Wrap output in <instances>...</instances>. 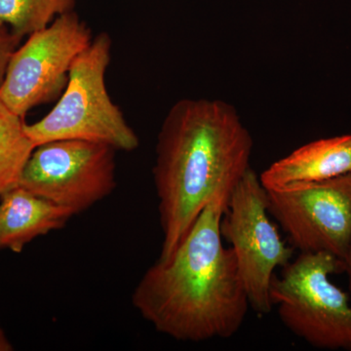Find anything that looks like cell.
Listing matches in <instances>:
<instances>
[{"instance_id":"8992f818","label":"cell","mask_w":351,"mask_h":351,"mask_svg":"<svg viewBox=\"0 0 351 351\" xmlns=\"http://www.w3.org/2000/svg\"><path fill=\"white\" fill-rule=\"evenodd\" d=\"M115 151L84 140L45 143L32 152L18 186L75 215L82 213L117 186Z\"/></svg>"},{"instance_id":"5b68a950","label":"cell","mask_w":351,"mask_h":351,"mask_svg":"<svg viewBox=\"0 0 351 351\" xmlns=\"http://www.w3.org/2000/svg\"><path fill=\"white\" fill-rule=\"evenodd\" d=\"M221 232L234 254L251 308L269 313L274 271L290 263L295 248L283 241L270 219L267 189L252 168L230 193Z\"/></svg>"},{"instance_id":"5bb4252c","label":"cell","mask_w":351,"mask_h":351,"mask_svg":"<svg viewBox=\"0 0 351 351\" xmlns=\"http://www.w3.org/2000/svg\"><path fill=\"white\" fill-rule=\"evenodd\" d=\"M343 265H345V271L348 274V288H350V293L351 295V241L350 247H348V253H346L345 260H343Z\"/></svg>"},{"instance_id":"ba28073f","label":"cell","mask_w":351,"mask_h":351,"mask_svg":"<svg viewBox=\"0 0 351 351\" xmlns=\"http://www.w3.org/2000/svg\"><path fill=\"white\" fill-rule=\"evenodd\" d=\"M269 215L301 253L345 260L351 241V172L267 189Z\"/></svg>"},{"instance_id":"3957f363","label":"cell","mask_w":351,"mask_h":351,"mask_svg":"<svg viewBox=\"0 0 351 351\" xmlns=\"http://www.w3.org/2000/svg\"><path fill=\"white\" fill-rule=\"evenodd\" d=\"M112 41L100 34L76 57L56 106L25 130L36 147L58 140H84L110 145L117 151L138 147V136L127 123L106 87Z\"/></svg>"},{"instance_id":"7c38bea8","label":"cell","mask_w":351,"mask_h":351,"mask_svg":"<svg viewBox=\"0 0 351 351\" xmlns=\"http://www.w3.org/2000/svg\"><path fill=\"white\" fill-rule=\"evenodd\" d=\"M75 0H0V24L21 38L49 25L71 11Z\"/></svg>"},{"instance_id":"9a60e30c","label":"cell","mask_w":351,"mask_h":351,"mask_svg":"<svg viewBox=\"0 0 351 351\" xmlns=\"http://www.w3.org/2000/svg\"><path fill=\"white\" fill-rule=\"evenodd\" d=\"M13 350V346L11 345L8 338H7L5 332L2 330L0 326V351H10Z\"/></svg>"},{"instance_id":"4fadbf2b","label":"cell","mask_w":351,"mask_h":351,"mask_svg":"<svg viewBox=\"0 0 351 351\" xmlns=\"http://www.w3.org/2000/svg\"><path fill=\"white\" fill-rule=\"evenodd\" d=\"M21 39L20 36L7 29L6 25L0 24V87L5 78L9 62Z\"/></svg>"},{"instance_id":"9c48e42d","label":"cell","mask_w":351,"mask_h":351,"mask_svg":"<svg viewBox=\"0 0 351 351\" xmlns=\"http://www.w3.org/2000/svg\"><path fill=\"white\" fill-rule=\"evenodd\" d=\"M71 210L17 186L0 195V248L21 253L36 237L61 230Z\"/></svg>"},{"instance_id":"52a82bcc","label":"cell","mask_w":351,"mask_h":351,"mask_svg":"<svg viewBox=\"0 0 351 351\" xmlns=\"http://www.w3.org/2000/svg\"><path fill=\"white\" fill-rule=\"evenodd\" d=\"M77 14H61L16 49L0 87V100L24 117L32 108L56 98L68 82L76 57L91 43Z\"/></svg>"},{"instance_id":"7a4b0ae2","label":"cell","mask_w":351,"mask_h":351,"mask_svg":"<svg viewBox=\"0 0 351 351\" xmlns=\"http://www.w3.org/2000/svg\"><path fill=\"white\" fill-rule=\"evenodd\" d=\"M253 138L226 101L184 99L164 119L157 137L154 181L165 263L195 219L221 189L234 188L250 169Z\"/></svg>"},{"instance_id":"277c9868","label":"cell","mask_w":351,"mask_h":351,"mask_svg":"<svg viewBox=\"0 0 351 351\" xmlns=\"http://www.w3.org/2000/svg\"><path fill=\"white\" fill-rule=\"evenodd\" d=\"M282 269L274 277L270 298L285 327L314 348L351 351L350 295L331 279L345 271L343 261L308 252Z\"/></svg>"},{"instance_id":"6da1fadb","label":"cell","mask_w":351,"mask_h":351,"mask_svg":"<svg viewBox=\"0 0 351 351\" xmlns=\"http://www.w3.org/2000/svg\"><path fill=\"white\" fill-rule=\"evenodd\" d=\"M232 189L212 198L172 258L157 261L134 289L132 304L141 316L176 341L232 338L250 308L234 254L223 246L221 232Z\"/></svg>"},{"instance_id":"8fae6325","label":"cell","mask_w":351,"mask_h":351,"mask_svg":"<svg viewBox=\"0 0 351 351\" xmlns=\"http://www.w3.org/2000/svg\"><path fill=\"white\" fill-rule=\"evenodd\" d=\"M24 117L0 100V195L19 184L36 145L25 130Z\"/></svg>"},{"instance_id":"30bf717a","label":"cell","mask_w":351,"mask_h":351,"mask_svg":"<svg viewBox=\"0 0 351 351\" xmlns=\"http://www.w3.org/2000/svg\"><path fill=\"white\" fill-rule=\"evenodd\" d=\"M351 172V135L320 138L295 149L260 175L265 189L319 182Z\"/></svg>"}]
</instances>
